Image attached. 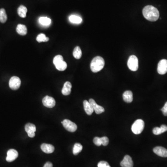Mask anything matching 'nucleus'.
Returning <instances> with one entry per match:
<instances>
[{
    "mask_svg": "<svg viewBox=\"0 0 167 167\" xmlns=\"http://www.w3.org/2000/svg\"><path fill=\"white\" fill-rule=\"evenodd\" d=\"M143 14L144 18L150 22H156L159 18V11L152 6L145 7L143 10Z\"/></svg>",
    "mask_w": 167,
    "mask_h": 167,
    "instance_id": "1",
    "label": "nucleus"
},
{
    "mask_svg": "<svg viewBox=\"0 0 167 167\" xmlns=\"http://www.w3.org/2000/svg\"><path fill=\"white\" fill-rule=\"evenodd\" d=\"M105 64L104 59L100 56H96L91 60L90 65L91 69L94 73H98L104 68Z\"/></svg>",
    "mask_w": 167,
    "mask_h": 167,
    "instance_id": "2",
    "label": "nucleus"
},
{
    "mask_svg": "<svg viewBox=\"0 0 167 167\" xmlns=\"http://www.w3.org/2000/svg\"><path fill=\"white\" fill-rule=\"evenodd\" d=\"M144 128V121L142 119H137L132 125L131 131L134 134L138 135L142 132Z\"/></svg>",
    "mask_w": 167,
    "mask_h": 167,
    "instance_id": "3",
    "label": "nucleus"
},
{
    "mask_svg": "<svg viewBox=\"0 0 167 167\" xmlns=\"http://www.w3.org/2000/svg\"><path fill=\"white\" fill-rule=\"evenodd\" d=\"M127 65L131 71H137L138 69V60L137 57L134 55L130 56L128 59Z\"/></svg>",
    "mask_w": 167,
    "mask_h": 167,
    "instance_id": "4",
    "label": "nucleus"
},
{
    "mask_svg": "<svg viewBox=\"0 0 167 167\" xmlns=\"http://www.w3.org/2000/svg\"><path fill=\"white\" fill-rule=\"evenodd\" d=\"M61 123L62 124L64 127L67 131L71 132H74L77 130V126L74 122L68 119H65Z\"/></svg>",
    "mask_w": 167,
    "mask_h": 167,
    "instance_id": "5",
    "label": "nucleus"
},
{
    "mask_svg": "<svg viewBox=\"0 0 167 167\" xmlns=\"http://www.w3.org/2000/svg\"><path fill=\"white\" fill-rule=\"evenodd\" d=\"M21 81L20 78L16 76H13L10 79L9 86L11 89L16 90L20 88Z\"/></svg>",
    "mask_w": 167,
    "mask_h": 167,
    "instance_id": "6",
    "label": "nucleus"
},
{
    "mask_svg": "<svg viewBox=\"0 0 167 167\" xmlns=\"http://www.w3.org/2000/svg\"><path fill=\"white\" fill-rule=\"evenodd\" d=\"M42 103L44 106H45V107L52 108L55 106L56 101L52 96H46L43 99Z\"/></svg>",
    "mask_w": 167,
    "mask_h": 167,
    "instance_id": "7",
    "label": "nucleus"
},
{
    "mask_svg": "<svg viewBox=\"0 0 167 167\" xmlns=\"http://www.w3.org/2000/svg\"><path fill=\"white\" fill-rule=\"evenodd\" d=\"M25 129L29 137L33 138L35 137L36 136L35 132L36 131V128L35 125L31 123H27L25 125Z\"/></svg>",
    "mask_w": 167,
    "mask_h": 167,
    "instance_id": "8",
    "label": "nucleus"
},
{
    "mask_svg": "<svg viewBox=\"0 0 167 167\" xmlns=\"http://www.w3.org/2000/svg\"><path fill=\"white\" fill-rule=\"evenodd\" d=\"M157 72L161 75L165 74L167 73V60L163 59L159 61L158 64Z\"/></svg>",
    "mask_w": 167,
    "mask_h": 167,
    "instance_id": "9",
    "label": "nucleus"
},
{
    "mask_svg": "<svg viewBox=\"0 0 167 167\" xmlns=\"http://www.w3.org/2000/svg\"><path fill=\"white\" fill-rule=\"evenodd\" d=\"M18 157V153L14 149H10L7 152V157L6 161L8 162H12L15 161Z\"/></svg>",
    "mask_w": 167,
    "mask_h": 167,
    "instance_id": "10",
    "label": "nucleus"
},
{
    "mask_svg": "<svg viewBox=\"0 0 167 167\" xmlns=\"http://www.w3.org/2000/svg\"><path fill=\"white\" fill-rule=\"evenodd\" d=\"M89 102L90 103L91 106H93L94 111L95 112L96 114H100L105 111L104 108L96 104L94 100L93 99H90Z\"/></svg>",
    "mask_w": 167,
    "mask_h": 167,
    "instance_id": "11",
    "label": "nucleus"
},
{
    "mask_svg": "<svg viewBox=\"0 0 167 167\" xmlns=\"http://www.w3.org/2000/svg\"><path fill=\"white\" fill-rule=\"evenodd\" d=\"M122 167H133V162L131 157L129 155H126L120 163Z\"/></svg>",
    "mask_w": 167,
    "mask_h": 167,
    "instance_id": "12",
    "label": "nucleus"
},
{
    "mask_svg": "<svg viewBox=\"0 0 167 167\" xmlns=\"http://www.w3.org/2000/svg\"><path fill=\"white\" fill-rule=\"evenodd\" d=\"M154 152L158 156L167 157V149L163 147L157 146L153 148Z\"/></svg>",
    "mask_w": 167,
    "mask_h": 167,
    "instance_id": "13",
    "label": "nucleus"
},
{
    "mask_svg": "<svg viewBox=\"0 0 167 167\" xmlns=\"http://www.w3.org/2000/svg\"><path fill=\"white\" fill-rule=\"evenodd\" d=\"M42 151L45 153H52L54 151V147L53 145L47 143H43L41 146Z\"/></svg>",
    "mask_w": 167,
    "mask_h": 167,
    "instance_id": "14",
    "label": "nucleus"
},
{
    "mask_svg": "<svg viewBox=\"0 0 167 167\" xmlns=\"http://www.w3.org/2000/svg\"><path fill=\"white\" fill-rule=\"evenodd\" d=\"M72 85L69 81L65 82L62 89V94L65 96L69 95L71 93Z\"/></svg>",
    "mask_w": 167,
    "mask_h": 167,
    "instance_id": "15",
    "label": "nucleus"
},
{
    "mask_svg": "<svg viewBox=\"0 0 167 167\" xmlns=\"http://www.w3.org/2000/svg\"><path fill=\"white\" fill-rule=\"evenodd\" d=\"M83 105H84L85 111L86 114L88 115H91L94 112V110L90 103L88 101L85 100L83 102Z\"/></svg>",
    "mask_w": 167,
    "mask_h": 167,
    "instance_id": "16",
    "label": "nucleus"
},
{
    "mask_svg": "<svg viewBox=\"0 0 167 167\" xmlns=\"http://www.w3.org/2000/svg\"><path fill=\"white\" fill-rule=\"evenodd\" d=\"M122 98L125 102L130 103L133 101V94L131 91H126L122 95Z\"/></svg>",
    "mask_w": 167,
    "mask_h": 167,
    "instance_id": "17",
    "label": "nucleus"
},
{
    "mask_svg": "<svg viewBox=\"0 0 167 167\" xmlns=\"http://www.w3.org/2000/svg\"><path fill=\"white\" fill-rule=\"evenodd\" d=\"M167 131V126L166 125H162L160 127H155L153 130V133L154 135H159L164 133Z\"/></svg>",
    "mask_w": 167,
    "mask_h": 167,
    "instance_id": "18",
    "label": "nucleus"
},
{
    "mask_svg": "<svg viewBox=\"0 0 167 167\" xmlns=\"http://www.w3.org/2000/svg\"><path fill=\"white\" fill-rule=\"evenodd\" d=\"M16 32L21 36H25L27 33V28L25 25L19 24L17 26Z\"/></svg>",
    "mask_w": 167,
    "mask_h": 167,
    "instance_id": "19",
    "label": "nucleus"
},
{
    "mask_svg": "<svg viewBox=\"0 0 167 167\" xmlns=\"http://www.w3.org/2000/svg\"><path fill=\"white\" fill-rule=\"evenodd\" d=\"M27 8L23 5H21L18 7L17 13L18 15L22 18H25L27 16Z\"/></svg>",
    "mask_w": 167,
    "mask_h": 167,
    "instance_id": "20",
    "label": "nucleus"
},
{
    "mask_svg": "<svg viewBox=\"0 0 167 167\" xmlns=\"http://www.w3.org/2000/svg\"><path fill=\"white\" fill-rule=\"evenodd\" d=\"M82 51L80 49V47L79 46L75 47L73 52V56L76 59H79L82 56Z\"/></svg>",
    "mask_w": 167,
    "mask_h": 167,
    "instance_id": "21",
    "label": "nucleus"
},
{
    "mask_svg": "<svg viewBox=\"0 0 167 167\" xmlns=\"http://www.w3.org/2000/svg\"><path fill=\"white\" fill-rule=\"evenodd\" d=\"M69 19L72 23L74 24H80L82 22V19L80 17L75 15H72L70 16Z\"/></svg>",
    "mask_w": 167,
    "mask_h": 167,
    "instance_id": "22",
    "label": "nucleus"
},
{
    "mask_svg": "<svg viewBox=\"0 0 167 167\" xmlns=\"http://www.w3.org/2000/svg\"><path fill=\"white\" fill-rule=\"evenodd\" d=\"M82 149H83V146L80 143H75L74 145L73 148V155H78L82 151Z\"/></svg>",
    "mask_w": 167,
    "mask_h": 167,
    "instance_id": "23",
    "label": "nucleus"
},
{
    "mask_svg": "<svg viewBox=\"0 0 167 167\" xmlns=\"http://www.w3.org/2000/svg\"><path fill=\"white\" fill-rule=\"evenodd\" d=\"M7 19V15L5 10L4 8L0 9V22L2 23H5L6 22Z\"/></svg>",
    "mask_w": 167,
    "mask_h": 167,
    "instance_id": "24",
    "label": "nucleus"
},
{
    "mask_svg": "<svg viewBox=\"0 0 167 167\" xmlns=\"http://www.w3.org/2000/svg\"><path fill=\"white\" fill-rule=\"evenodd\" d=\"M40 24L44 26H48L51 23V20L47 17H41L39 18Z\"/></svg>",
    "mask_w": 167,
    "mask_h": 167,
    "instance_id": "25",
    "label": "nucleus"
},
{
    "mask_svg": "<svg viewBox=\"0 0 167 167\" xmlns=\"http://www.w3.org/2000/svg\"><path fill=\"white\" fill-rule=\"evenodd\" d=\"M56 69L59 71H64L67 68L68 65L65 61H63L55 65Z\"/></svg>",
    "mask_w": 167,
    "mask_h": 167,
    "instance_id": "26",
    "label": "nucleus"
},
{
    "mask_svg": "<svg viewBox=\"0 0 167 167\" xmlns=\"http://www.w3.org/2000/svg\"><path fill=\"white\" fill-rule=\"evenodd\" d=\"M49 38L47 37L46 35L44 33H41L39 34L37 36L36 40L38 42L41 43L42 42H47L49 41Z\"/></svg>",
    "mask_w": 167,
    "mask_h": 167,
    "instance_id": "27",
    "label": "nucleus"
},
{
    "mask_svg": "<svg viewBox=\"0 0 167 167\" xmlns=\"http://www.w3.org/2000/svg\"><path fill=\"white\" fill-rule=\"evenodd\" d=\"M64 61L63 57L61 55H58L53 58V63L54 65H56L62 61Z\"/></svg>",
    "mask_w": 167,
    "mask_h": 167,
    "instance_id": "28",
    "label": "nucleus"
},
{
    "mask_svg": "<svg viewBox=\"0 0 167 167\" xmlns=\"http://www.w3.org/2000/svg\"><path fill=\"white\" fill-rule=\"evenodd\" d=\"M101 141L102 143V144L103 146H107L109 142V138L106 137H101Z\"/></svg>",
    "mask_w": 167,
    "mask_h": 167,
    "instance_id": "29",
    "label": "nucleus"
},
{
    "mask_svg": "<svg viewBox=\"0 0 167 167\" xmlns=\"http://www.w3.org/2000/svg\"><path fill=\"white\" fill-rule=\"evenodd\" d=\"M98 167H111L109 163L105 161H101L98 164Z\"/></svg>",
    "mask_w": 167,
    "mask_h": 167,
    "instance_id": "30",
    "label": "nucleus"
},
{
    "mask_svg": "<svg viewBox=\"0 0 167 167\" xmlns=\"http://www.w3.org/2000/svg\"><path fill=\"white\" fill-rule=\"evenodd\" d=\"M94 143L96 145L98 146H100L102 145V143L101 141V138L99 137H95L94 139Z\"/></svg>",
    "mask_w": 167,
    "mask_h": 167,
    "instance_id": "31",
    "label": "nucleus"
},
{
    "mask_svg": "<svg viewBox=\"0 0 167 167\" xmlns=\"http://www.w3.org/2000/svg\"><path fill=\"white\" fill-rule=\"evenodd\" d=\"M161 110L163 112V115L167 116V102H166L164 106L161 109Z\"/></svg>",
    "mask_w": 167,
    "mask_h": 167,
    "instance_id": "32",
    "label": "nucleus"
},
{
    "mask_svg": "<svg viewBox=\"0 0 167 167\" xmlns=\"http://www.w3.org/2000/svg\"><path fill=\"white\" fill-rule=\"evenodd\" d=\"M43 167H53V166L51 162H48L45 163Z\"/></svg>",
    "mask_w": 167,
    "mask_h": 167,
    "instance_id": "33",
    "label": "nucleus"
}]
</instances>
